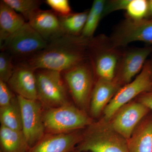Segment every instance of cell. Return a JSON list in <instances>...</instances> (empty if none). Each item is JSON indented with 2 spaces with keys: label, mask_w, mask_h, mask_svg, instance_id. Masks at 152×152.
<instances>
[{
  "label": "cell",
  "mask_w": 152,
  "mask_h": 152,
  "mask_svg": "<svg viewBox=\"0 0 152 152\" xmlns=\"http://www.w3.org/2000/svg\"><path fill=\"white\" fill-rule=\"evenodd\" d=\"M90 40L81 36L64 35L48 42L43 50L20 62L33 69H46L62 72L88 58Z\"/></svg>",
  "instance_id": "6da1fadb"
},
{
  "label": "cell",
  "mask_w": 152,
  "mask_h": 152,
  "mask_svg": "<svg viewBox=\"0 0 152 152\" xmlns=\"http://www.w3.org/2000/svg\"><path fill=\"white\" fill-rule=\"evenodd\" d=\"M77 150L81 152H129L127 140L101 120L87 127Z\"/></svg>",
  "instance_id": "7a4b0ae2"
},
{
  "label": "cell",
  "mask_w": 152,
  "mask_h": 152,
  "mask_svg": "<svg viewBox=\"0 0 152 152\" xmlns=\"http://www.w3.org/2000/svg\"><path fill=\"white\" fill-rule=\"evenodd\" d=\"M122 52L104 35L94 37L90 41L88 55L96 80L115 78Z\"/></svg>",
  "instance_id": "3957f363"
},
{
  "label": "cell",
  "mask_w": 152,
  "mask_h": 152,
  "mask_svg": "<svg viewBox=\"0 0 152 152\" xmlns=\"http://www.w3.org/2000/svg\"><path fill=\"white\" fill-rule=\"evenodd\" d=\"M45 130L48 133L72 132L88 127L93 120L84 110L69 102L56 107L48 108L43 113Z\"/></svg>",
  "instance_id": "277c9868"
},
{
  "label": "cell",
  "mask_w": 152,
  "mask_h": 152,
  "mask_svg": "<svg viewBox=\"0 0 152 152\" xmlns=\"http://www.w3.org/2000/svg\"><path fill=\"white\" fill-rule=\"evenodd\" d=\"M46 41L26 22L20 28L0 44L1 51L7 52L15 63L29 58L47 47Z\"/></svg>",
  "instance_id": "5b68a950"
},
{
  "label": "cell",
  "mask_w": 152,
  "mask_h": 152,
  "mask_svg": "<svg viewBox=\"0 0 152 152\" xmlns=\"http://www.w3.org/2000/svg\"><path fill=\"white\" fill-rule=\"evenodd\" d=\"M61 73L75 102L81 108H86L91 100L96 83L89 58Z\"/></svg>",
  "instance_id": "8992f818"
},
{
  "label": "cell",
  "mask_w": 152,
  "mask_h": 152,
  "mask_svg": "<svg viewBox=\"0 0 152 152\" xmlns=\"http://www.w3.org/2000/svg\"><path fill=\"white\" fill-rule=\"evenodd\" d=\"M38 100L48 108L69 103L67 87L61 72L39 69L36 70Z\"/></svg>",
  "instance_id": "52a82bcc"
},
{
  "label": "cell",
  "mask_w": 152,
  "mask_h": 152,
  "mask_svg": "<svg viewBox=\"0 0 152 152\" xmlns=\"http://www.w3.org/2000/svg\"><path fill=\"white\" fill-rule=\"evenodd\" d=\"M151 90V68L149 60H147L140 73L130 83L122 87L109 102L103 113L104 118L102 120L108 122L121 107L141 94Z\"/></svg>",
  "instance_id": "ba28073f"
},
{
  "label": "cell",
  "mask_w": 152,
  "mask_h": 152,
  "mask_svg": "<svg viewBox=\"0 0 152 152\" xmlns=\"http://www.w3.org/2000/svg\"><path fill=\"white\" fill-rule=\"evenodd\" d=\"M17 96L21 112L22 132L31 148L45 134L43 106L38 100L28 99Z\"/></svg>",
  "instance_id": "9c48e42d"
},
{
  "label": "cell",
  "mask_w": 152,
  "mask_h": 152,
  "mask_svg": "<svg viewBox=\"0 0 152 152\" xmlns=\"http://www.w3.org/2000/svg\"><path fill=\"white\" fill-rule=\"evenodd\" d=\"M110 39L114 45L118 48L137 41L152 45V19L126 18L117 26Z\"/></svg>",
  "instance_id": "30bf717a"
},
{
  "label": "cell",
  "mask_w": 152,
  "mask_h": 152,
  "mask_svg": "<svg viewBox=\"0 0 152 152\" xmlns=\"http://www.w3.org/2000/svg\"><path fill=\"white\" fill-rule=\"evenodd\" d=\"M151 112L137 101H132L121 107L108 123L113 130L127 140L136 126Z\"/></svg>",
  "instance_id": "8fae6325"
},
{
  "label": "cell",
  "mask_w": 152,
  "mask_h": 152,
  "mask_svg": "<svg viewBox=\"0 0 152 152\" xmlns=\"http://www.w3.org/2000/svg\"><path fill=\"white\" fill-rule=\"evenodd\" d=\"M152 53V46L131 48L123 51L115 78L121 86L130 83L140 73Z\"/></svg>",
  "instance_id": "7c38bea8"
},
{
  "label": "cell",
  "mask_w": 152,
  "mask_h": 152,
  "mask_svg": "<svg viewBox=\"0 0 152 152\" xmlns=\"http://www.w3.org/2000/svg\"><path fill=\"white\" fill-rule=\"evenodd\" d=\"M83 134L78 131L72 132L48 133L28 152H70L81 141Z\"/></svg>",
  "instance_id": "4fadbf2b"
},
{
  "label": "cell",
  "mask_w": 152,
  "mask_h": 152,
  "mask_svg": "<svg viewBox=\"0 0 152 152\" xmlns=\"http://www.w3.org/2000/svg\"><path fill=\"white\" fill-rule=\"evenodd\" d=\"M8 85L18 96L31 100H38L35 70L20 64L15 63L13 73Z\"/></svg>",
  "instance_id": "5bb4252c"
},
{
  "label": "cell",
  "mask_w": 152,
  "mask_h": 152,
  "mask_svg": "<svg viewBox=\"0 0 152 152\" xmlns=\"http://www.w3.org/2000/svg\"><path fill=\"white\" fill-rule=\"evenodd\" d=\"M28 22L48 42L65 35L58 16L52 10L39 9L31 16Z\"/></svg>",
  "instance_id": "9a60e30c"
},
{
  "label": "cell",
  "mask_w": 152,
  "mask_h": 152,
  "mask_svg": "<svg viewBox=\"0 0 152 152\" xmlns=\"http://www.w3.org/2000/svg\"><path fill=\"white\" fill-rule=\"evenodd\" d=\"M121 87L115 79L112 80H96L90 100L92 116L97 118L103 113L106 106Z\"/></svg>",
  "instance_id": "2e32d148"
},
{
  "label": "cell",
  "mask_w": 152,
  "mask_h": 152,
  "mask_svg": "<svg viewBox=\"0 0 152 152\" xmlns=\"http://www.w3.org/2000/svg\"><path fill=\"white\" fill-rule=\"evenodd\" d=\"M129 152H152V112L136 126L127 140Z\"/></svg>",
  "instance_id": "e0dca14e"
},
{
  "label": "cell",
  "mask_w": 152,
  "mask_h": 152,
  "mask_svg": "<svg viewBox=\"0 0 152 152\" xmlns=\"http://www.w3.org/2000/svg\"><path fill=\"white\" fill-rule=\"evenodd\" d=\"M24 17L2 0L0 1V44L26 23Z\"/></svg>",
  "instance_id": "ac0fdd59"
},
{
  "label": "cell",
  "mask_w": 152,
  "mask_h": 152,
  "mask_svg": "<svg viewBox=\"0 0 152 152\" xmlns=\"http://www.w3.org/2000/svg\"><path fill=\"white\" fill-rule=\"evenodd\" d=\"M0 143L2 152H28L30 147L23 133L1 126Z\"/></svg>",
  "instance_id": "d6986e66"
},
{
  "label": "cell",
  "mask_w": 152,
  "mask_h": 152,
  "mask_svg": "<svg viewBox=\"0 0 152 152\" xmlns=\"http://www.w3.org/2000/svg\"><path fill=\"white\" fill-rule=\"evenodd\" d=\"M0 121L3 126L14 130L22 131L21 112L17 96L14 97L8 105L0 107Z\"/></svg>",
  "instance_id": "ffe728a7"
},
{
  "label": "cell",
  "mask_w": 152,
  "mask_h": 152,
  "mask_svg": "<svg viewBox=\"0 0 152 152\" xmlns=\"http://www.w3.org/2000/svg\"><path fill=\"white\" fill-rule=\"evenodd\" d=\"M89 11V10L81 12H72L65 16H59L65 35L76 37L80 36L86 24Z\"/></svg>",
  "instance_id": "44dd1931"
},
{
  "label": "cell",
  "mask_w": 152,
  "mask_h": 152,
  "mask_svg": "<svg viewBox=\"0 0 152 152\" xmlns=\"http://www.w3.org/2000/svg\"><path fill=\"white\" fill-rule=\"evenodd\" d=\"M106 1L94 0L89 10L86 24L81 36L86 39L91 40L94 37L101 20L103 18V12Z\"/></svg>",
  "instance_id": "7402d4cb"
},
{
  "label": "cell",
  "mask_w": 152,
  "mask_h": 152,
  "mask_svg": "<svg viewBox=\"0 0 152 152\" xmlns=\"http://www.w3.org/2000/svg\"><path fill=\"white\" fill-rule=\"evenodd\" d=\"M16 12H18L26 20L28 21L31 16L40 9L42 1L39 0H4Z\"/></svg>",
  "instance_id": "603a6c76"
},
{
  "label": "cell",
  "mask_w": 152,
  "mask_h": 152,
  "mask_svg": "<svg viewBox=\"0 0 152 152\" xmlns=\"http://www.w3.org/2000/svg\"><path fill=\"white\" fill-rule=\"evenodd\" d=\"M148 8L147 0H130L125 10L126 18L135 20L145 18Z\"/></svg>",
  "instance_id": "cb8c5ba5"
},
{
  "label": "cell",
  "mask_w": 152,
  "mask_h": 152,
  "mask_svg": "<svg viewBox=\"0 0 152 152\" xmlns=\"http://www.w3.org/2000/svg\"><path fill=\"white\" fill-rule=\"evenodd\" d=\"M15 63L13 57L5 52L0 53V80L7 83L13 73Z\"/></svg>",
  "instance_id": "d4e9b609"
},
{
  "label": "cell",
  "mask_w": 152,
  "mask_h": 152,
  "mask_svg": "<svg viewBox=\"0 0 152 152\" xmlns=\"http://www.w3.org/2000/svg\"><path fill=\"white\" fill-rule=\"evenodd\" d=\"M45 2L58 16H65L73 12L68 0H46Z\"/></svg>",
  "instance_id": "484cf974"
},
{
  "label": "cell",
  "mask_w": 152,
  "mask_h": 152,
  "mask_svg": "<svg viewBox=\"0 0 152 152\" xmlns=\"http://www.w3.org/2000/svg\"><path fill=\"white\" fill-rule=\"evenodd\" d=\"M130 0L106 1L103 12V18L115 11L126 10Z\"/></svg>",
  "instance_id": "4316f807"
},
{
  "label": "cell",
  "mask_w": 152,
  "mask_h": 152,
  "mask_svg": "<svg viewBox=\"0 0 152 152\" xmlns=\"http://www.w3.org/2000/svg\"><path fill=\"white\" fill-rule=\"evenodd\" d=\"M15 96L7 83L0 80V107L10 104Z\"/></svg>",
  "instance_id": "83f0119b"
},
{
  "label": "cell",
  "mask_w": 152,
  "mask_h": 152,
  "mask_svg": "<svg viewBox=\"0 0 152 152\" xmlns=\"http://www.w3.org/2000/svg\"><path fill=\"white\" fill-rule=\"evenodd\" d=\"M136 101L143 104L152 112V90L139 95Z\"/></svg>",
  "instance_id": "f1b7e54d"
},
{
  "label": "cell",
  "mask_w": 152,
  "mask_h": 152,
  "mask_svg": "<svg viewBox=\"0 0 152 152\" xmlns=\"http://www.w3.org/2000/svg\"><path fill=\"white\" fill-rule=\"evenodd\" d=\"M148 1V12L145 19H152V0H147Z\"/></svg>",
  "instance_id": "f546056e"
},
{
  "label": "cell",
  "mask_w": 152,
  "mask_h": 152,
  "mask_svg": "<svg viewBox=\"0 0 152 152\" xmlns=\"http://www.w3.org/2000/svg\"><path fill=\"white\" fill-rule=\"evenodd\" d=\"M149 61L150 68H151V77L152 81V58L151 60H149Z\"/></svg>",
  "instance_id": "4dcf8cb0"
},
{
  "label": "cell",
  "mask_w": 152,
  "mask_h": 152,
  "mask_svg": "<svg viewBox=\"0 0 152 152\" xmlns=\"http://www.w3.org/2000/svg\"><path fill=\"white\" fill-rule=\"evenodd\" d=\"M70 152H81L80 151H78L77 150H74L73 151H71Z\"/></svg>",
  "instance_id": "1f68e13d"
},
{
  "label": "cell",
  "mask_w": 152,
  "mask_h": 152,
  "mask_svg": "<svg viewBox=\"0 0 152 152\" xmlns=\"http://www.w3.org/2000/svg\"><path fill=\"white\" fill-rule=\"evenodd\" d=\"M0 152H2L1 151H0Z\"/></svg>",
  "instance_id": "d6a6232c"
}]
</instances>
